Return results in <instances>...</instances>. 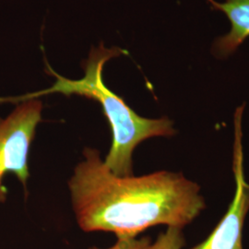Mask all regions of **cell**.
Masks as SVG:
<instances>
[{
    "instance_id": "obj_4",
    "label": "cell",
    "mask_w": 249,
    "mask_h": 249,
    "mask_svg": "<svg viewBox=\"0 0 249 249\" xmlns=\"http://www.w3.org/2000/svg\"><path fill=\"white\" fill-rule=\"evenodd\" d=\"M245 105L234 114L233 174L235 193L228 212L206 240L191 249H243V228L249 211V184L244 172V153L242 144V116Z\"/></svg>"
},
{
    "instance_id": "obj_5",
    "label": "cell",
    "mask_w": 249,
    "mask_h": 249,
    "mask_svg": "<svg viewBox=\"0 0 249 249\" xmlns=\"http://www.w3.org/2000/svg\"><path fill=\"white\" fill-rule=\"evenodd\" d=\"M208 1L214 9L223 11L231 21L230 33L218 38L213 47L217 55L226 56L235 51L249 36V0H225L224 3Z\"/></svg>"
},
{
    "instance_id": "obj_7",
    "label": "cell",
    "mask_w": 249,
    "mask_h": 249,
    "mask_svg": "<svg viewBox=\"0 0 249 249\" xmlns=\"http://www.w3.org/2000/svg\"><path fill=\"white\" fill-rule=\"evenodd\" d=\"M151 245L149 237H142L140 239L136 237L132 239H117L116 245L107 249H149ZM89 249H100L91 248Z\"/></svg>"
},
{
    "instance_id": "obj_3",
    "label": "cell",
    "mask_w": 249,
    "mask_h": 249,
    "mask_svg": "<svg viewBox=\"0 0 249 249\" xmlns=\"http://www.w3.org/2000/svg\"><path fill=\"white\" fill-rule=\"evenodd\" d=\"M42 110L40 100L28 99L6 118H0V203L6 201L8 194L3 184L6 174H14L27 191L29 151L42 120Z\"/></svg>"
},
{
    "instance_id": "obj_6",
    "label": "cell",
    "mask_w": 249,
    "mask_h": 249,
    "mask_svg": "<svg viewBox=\"0 0 249 249\" xmlns=\"http://www.w3.org/2000/svg\"><path fill=\"white\" fill-rule=\"evenodd\" d=\"M185 238L181 228L168 227L167 231L160 233L149 249H182Z\"/></svg>"
},
{
    "instance_id": "obj_2",
    "label": "cell",
    "mask_w": 249,
    "mask_h": 249,
    "mask_svg": "<svg viewBox=\"0 0 249 249\" xmlns=\"http://www.w3.org/2000/svg\"><path fill=\"white\" fill-rule=\"evenodd\" d=\"M123 53L115 47L107 49L103 44L98 48H93L85 61L84 76L78 80L64 78L47 65L50 74L56 78L51 88L20 97L0 98V102L20 103L54 92L68 96L77 94L97 101L102 106L113 134L112 145L104 161L117 177H130L133 175L132 154L136 147L150 138L171 137L175 135L176 130L173 122L167 117L151 119L139 116L123 99L105 85L103 80L105 64Z\"/></svg>"
},
{
    "instance_id": "obj_1",
    "label": "cell",
    "mask_w": 249,
    "mask_h": 249,
    "mask_svg": "<svg viewBox=\"0 0 249 249\" xmlns=\"http://www.w3.org/2000/svg\"><path fill=\"white\" fill-rule=\"evenodd\" d=\"M83 156L69 187L84 231H109L117 239H132L159 224L182 229L205 209L198 185L180 173L117 177L98 150L85 148Z\"/></svg>"
}]
</instances>
